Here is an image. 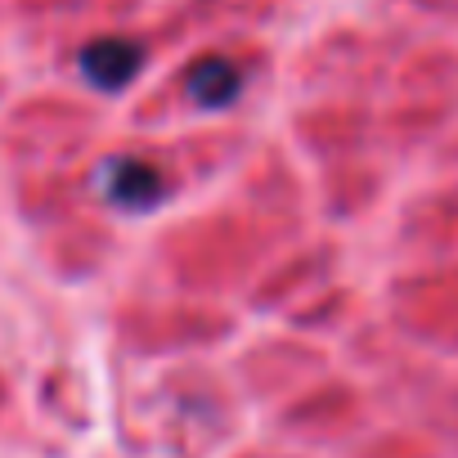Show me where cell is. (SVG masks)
Returning <instances> with one entry per match:
<instances>
[{
  "instance_id": "3957f363",
  "label": "cell",
  "mask_w": 458,
  "mask_h": 458,
  "mask_svg": "<svg viewBox=\"0 0 458 458\" xmlns=\"http://www.w3.org/2000/svg\"><path fill=\"white\" fill-rule=\"evenodd\" d=\"M184 90L198 108H229L243 90V72L229 59H198L184 77Z\"/></svg>"
},
{
  "instance_id": "6da1fadb",
  "label": "cell",
  "mask_w": 458,
  "mask_h": 458,
  "mask_svg": "<svg viewBox=\"0 0 458 458\" xmlns=\"http://www.w3.org/2000/svg\"><path fill=\"white\" fill-rule=\"evenodd\" d=\"M99 189L117 211H153L166 198V175L144 157H108L99 166Z\"/></svg>"
},
{
  "instance_id": "7a4b0ae2",
  "label": "cell",
  "mask_w": 458,
  "mask_h": 458,
  "mask_svg": "<svg viewBox=\"0 0 458 458\" xmlns=\"http://www.w3.org/2000/svg\"><path fill=\"white\" fill-rule=\"evenodd\" d=\"M144 68V50L126 37H99L81 50V77L95 90H126Z\"/></svg>"
}]
</instances>
